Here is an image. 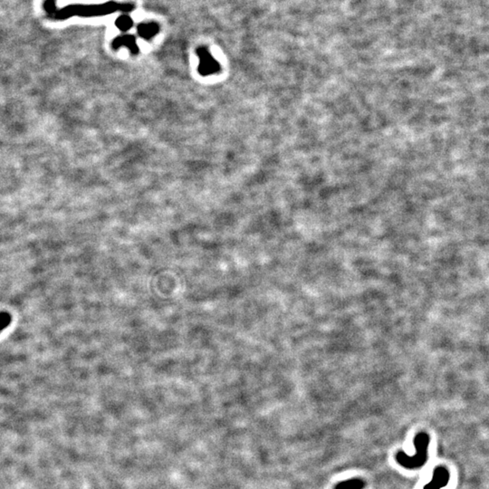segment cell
I'll return each mask as SVG.
<instances>
[{
  "label": "cell",
  "mask_w": 489,
  "mask_h": 489,
  "mask_svg": "<svg viewBox=\"0 0 489 489\" xmlns=\"http://www.w3.org/2000/svg\"><path fill=\"white\" fill-rule=\"evenodd\" d=\"M134 9L135 6L133 3H119L116 1H108L106 3L97 5H69L63 9H56L51 18L55 20H66L73 17H102L118 11L131 13Z\"/></svg>",
  "instance_id": "obj_1"
},
{
  "label": "cell",
  "mask_w": 489,
  "mask_h": 489,
  "mask_svg": "<svg viewBox=\"0 0 489 489\" xmlns=\"http://www.w3.org/2000/svg\"><path fill=\"white\" fill-rule=\"evenodd\" d=\"M430 444V436L421 432L416 435L414 439V445L416 448V454L414 456H408L405 452L399 451L396 455V460L399 464L409 469L418 468L426 464L428 459V447Z\"/></svg>",
  "instance_id": "obj_2"
},
{
  "label": "cell",
  "mask_w": 489,
  "mask_h": 489,
  "mask_svg": "<svg viewBox=\"0 0 489 489\" xmlns=\"http://www.w3.org/2000/svg\"><path fill=\"white\" fill-rule=\"evenodd\" d=\"M197 55L200 60L198 70L202 76H209L220 71V64L210 54L205 46H201L197 49Z\"/></svg>",
  "instance_id": "obj_3"
},
{
  "label": "cell",
  "mask_w": 489,
  "mask_h": 489,
  "mask_svg": "<svg viewBox=\"0 0 489 489\" xmlns=\"http://www.w3.org/2000/svg\"><path fill=\"white\" fill-rule=\"evenodd\" d=\"M449 473L447 468L444 467H437L435 468L432 479L431 482L425 485L423 489H441L448 484L449 481Z\"/></svg>",
  "instance_id": "obj_4"
},
{
  "label": "cell",
  "mask_w": 489,
  "mask_h": 489,
  "mask_svg": "<svg viewBox=\"0 0 489 489\" xmlns=\"http://www.w3.org/2000/svg\"><path fill=\"white\" fill-rule=\"evenodd\" d=\"M112 46L114 50H117L119 48H121V46H125L126 48L130 50L132 54H137L139 53V46L137 45L136 38L129 34L121 35L114 38L112 43Z\"/></svg>",
  "instance_id": "obj_5"
},
{
  "label": "cell",
  "mask_w": 489,
  "mask_h": 489,
  "mask_svg": "<svg viewBox=\"0 0 489 489\" xmlns=\"http://www.w3.org/2000/svg\"><path fill=\"white\" fill-rule=\"evenodd\" d=\"M159 32V25L155 22H148V23H141L137 26V33L141 38L144 40H151Z\"/></svg>",
  "instance_id": "obj_6"
},
{
  "label": "cell",
  "mask_w": 489,
  "mask_h": 489,
  "mask_svg": "<svg viewBox=\"0 0 489 489\" xmlns=\"http://www.w3.org/2000/svg\"><path fill=\"white\" fill-rule=\"evenodd\" d=\"M365 483L360 478H352L348 480L342 481L335 485V489H364Z\"/></svg>",
  "instance_id": "obj_7"
},
{
  "label": "cell",
  "mask_w": 489,
  "mask_h": 489,
  "mask_svg": "<svg viewBox=\"0 0 489 489\" xmlns=\"http://www.w3.org/2000/svg\"><path fill=\"white\" fill-rule=\"evenodd\" d=\"M115 25L121 32H127L134 26V20L128 15H121L116 19Z\"/></svg>",
  "instance_id": "obj_8"
},
{
  "label": "cell",
  "mask_w": 489,
  "mask_h": 489,
  "mask_svg": "<svg viewBox=\"0 0 489 489\" xmlns=\"http://www.w3.org/2000/svg\"><path fill=\"white\" fill-rule=\"evenodd\" d=\"M55 2H56L55 0H45V2H44L43 7H44V9L47 14V16L49 17H52V15L54 14V11L57 9Z\"/></svg>",
  "instance_id": "obj_9"
},
{
  "label": "cell",
  "mask_w": 489,
  "mask_h": 489,
  "mask_svg": "<svg viewBox=\"0 0 489 489\" xmlns=\"http://www.w3.org/2000/svg\"><path fill=\"white\" fill-rule=\"evenodd\" d=\"M11 316L8 313H0V332L6 329L11 322Z\"/></svg>",
  "instance_id": "obj_10"
}]
</instances>
